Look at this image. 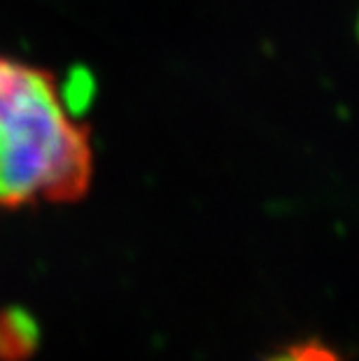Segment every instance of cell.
Returning a JSON list of instances; mask_svg holds the SVG:
<instances>
[{"instance_id":"1","label":"cell","mask_w":359,"mask_h":361,"mask_svg":"<svg viewBox=\"0 0 359 361\" xmlns=\"http://www.w3.org/2000/svg\"><path fill=\"white\" fill-rule=\"evenodd\" d=\"M94 173L89 128L54 75L0 56V207L75 201Z\"/></svg>"},{"instance_id":"3","label":"cell","mask_w":359,"mask_h":361,"mask_svg":"<svg viewBox=\"0 0 359 361\" xmlns=\"http://www.w3.org/2000/svg\"><path fill=\"white\" fill-rule=\"evenodd\" d=\"M357 40H359V17H357Z\"/></svg>"},{"instance_id":"2","label":"cell","mask_w":359,"mask_h":361,"mask_svg":"<svg viewBox=\"0 0 359 361\" xmlns=\"http://www.w3.org/2000/svg\"><path fill=\"white\" fill-rule=\"evenodd\" d=\"M271 361H296V359L292 357V352H289V355H278V357H273Z\"/></svg>"}]
</instances>
